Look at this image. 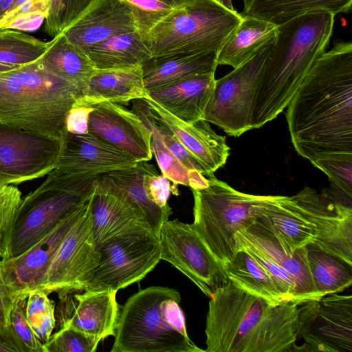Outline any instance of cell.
Segmentation results:
<instances>
[{
  "mask_svg": "<svg viewBox=\"0 0 352 352\" xmlns=\"http://www.w3.org/2000/svg\"><path fill=\"white\" fill-rule=\"evenodd\" d=\"M297 153L310 162L352 154V43L339 41L313 64L287 104Z\"/></svg>",
  "mask_w": 352,
  "mask_h": 352,
  "instance_id": "1",
  "label": "cell"
},
{
  "mask_svg": "<svg viewBox=\"0 0 352 352\" xmlns=\"http://www.w3.org/2000/svg\"><path fill=\"white\" fill-rule=\"evenodd\" d=\"M210 298L205 351H298L303 302L273 305L230 280Z\"/></svg>",
  "mask_w": 352,
  "mask_h": 352,
  "instance_id": "2",
  "label": "cell"
},
{
  "mask_svg": "<svg viewBox=\"0 0 352 352\" xmlns=\"http://www.w3.org/2000/svg\"><path fill=\"white\" fill-rule=\"evenodd\" d=\"M335 14H305L278 26L253 100L251 126L258 129L287 106L315 61L325 52Z\"/></svg>",
  "mask_w": 352,
  "mask_h": 352,
  "instance_id": "3",
  "label": "cell"
},
{
  "mask_svg": "<svg viewBox=\"0 0 352 352\" xmlns=\"http://www.w3.org/2000/svg\"><path fill=\"white\" fill-rule=\"evenodd\" d=\"M84 90L48 72L39 59L0 73V122L63 141L65 118Z\"/></svg>",
  "mask_w": 352,
  "mask_h": 352,
  "instance_id": "4",
  "label": "cell"
},
{
  "mask_svg": "<svg viewBox=\"0 0 352 352\" xmlns=\"http://www.w3.org/2000/svg\"><path fill=\"white\" fill-rule=\"evenodd\" d=\"M181 296L151 286L131 296L120 309L111 352H199L188 336Z\"/></svg>",
  "mask_w": 352,
  "mask_h": 352,
  "instance_id": "5",
  "label": "cell"
},
{
  "mask_svg": "<svg viewBox=\"0 0 352 352\" xmlns=\"http://www.w3.org/2000/svg\"><path fill=\"white\" fill-rule=\"evenodd\" d=\"M40 186L22 198L2 259L18 256L41 239L90 197L99 175L62 176L49 173Z\"/></svg>",
  "mask_w": 352,
  "mask_h": 352,
  "instance_id": "6",
  "label": "cell"
},
{
  "mask_svg": "<svg viewBox=\"0 0 352 352\" xmlns=\"http://www.w3.org/2000/svg\"><path fill=\"white\" fill-rule=\"evenodd\" d=\"M208 185L191 189L194 197L192 227L224 265L236 252V233L261 214L270 195L239 192L214 175Z\"/></svg>",
  "mask_w": 352,
  "mask_h": 352,
  "instance_id": "7",
  "label": "cell"
},
{
  "mask_svg": "<svg viewBox=\"0 0 352 352\" xmlns=\"http://www.w3.org/2000/svg\"><path fill=\"white\" fill-rule=\"evenodd\" d=\"M242 18L216 0H193L160 21L146 41L152 56L219 52Z\"/></svg>",
  "mask_w": 352,
  "mask_h": 352,
  "instance_id": "8",
  "label": "cell"
},
{
  "mask_svg": "<svg viewBox=\"0 0 352 352\" xmlns=\"http://www.w3.org/2000/svg\"><path fill=\"white\" fill-rule=\"evenodd\" d=\"M236 250H245L268 272L287 301L320 298L308 267L305 246L292 252L284 247L265 218L259 216L235 237Z\"/></svg>",
  "mask_w": 352,
  "mask_h": 352,
  "instance_id": "9",
  "label": "cell"
},
{
  "mask_svg": "<svg viewBox=\"0 0 352 352\" xmlns=\"http://www.w3.org/2000/svg\"><path fill=\"white\" fill-rule=\"evenodd\" d=\"M99 261L84 289L118 290L140 281L161 260L159 238L140 227L115 235L97 247Z\"/></svg>",
  "mask_w": 352,
  "mask_h": 352,
  "instance_id": "10",
  "label": "cell"
},
{
  "mask_svg": "<svg viewBox=\"0 0 352 352\" xmlns=\"http://www.w3.org/2000/svg\"><path fill=\"white\" fill-rule=\"evenodd\" d=\"M100 258L94 243L89 199L63 241L52 254L33 290L60 297L84 289Z\"/></svg>",
  "mask_w": 352,
  "mask_h": 352,
  "instance_id": "11",
  "label": "cell"
},
{
  "mask_svg": "<svg viewBox=\"0 0 352 352\" xmlns=\"http://www.w3.org/2000/svg\"><path fill=\"white\" fill-rule=\"evenodd\" d=\"M272 43L225 76L215 80L204 120L221 128L230 136L239 137L252 129L254 94Z\"/></svg>",
  "mask_w": 352,
  "mask_h": 352,
  "instance_id": "12",
  "label": "cell"
},
{
  "mask_svg": "<svg viewBox=\"0 0 352 352\" xmlns=\"http://www.w3.org/2000/svg\"><path fill=\"white\" fill-rule=\"evenodd\" d=\"M161 259L170 263L211 297L229 278L192 224L166 220L159 236Z\"/></svg>",
  "mask_w": 352,
  "mask_h": 352,
  "instance_id": "13",
  "label": "cell"
},
{
  "mask_svg": "<svg viewBox=\"0 0 352 352\" xmlns=\"http://www.w3.org/2000/svg\"><path fill=\"white\" fill-rule=\"evenodd\" d=\"M62 148L58 139L0 122V183L17 185L47 175Z\"/></svg>",
  "mask_w": 352,
  "mask_h": 352,
  "instance_id": "14",
  "label": "cell"
},
{
  "mask_svg": "<svg viewBox=\"0 0 352 352\" xmlns=\"http://www.w3.org/2000/svg\"><path fill=\"white\" fill-rule=\"evenodd\" d=\"M299 351H352V296L329 294L303 302Z\"/></svg>",
  "mask_w": 352,
  "mask_h": 352,
  "instance_id": "15",
  "label": "cell"
},
{
  "mask_svg": "<svg viewBox=\"0 0 352 352\" xmlns=\"http://www.w3.org/2000/svg\"><path fill=\"white\" fill-rule=\"evenodd\" d=\"M296 195L314 226L316 236L311 243L352 264V206L309 187Z\"/></svg>",
  "mask_w": 352,
  "mask_h": 352,
  "instance_id": "16",
  "label": "cell"
},
{
  "mask_svg": "<svg viewBox=\"0 0 352 352\" xmlns=\"http://www.w3.org/2000/svg\"><path fill=\"white\" fill-rule=\"evenodd\" d=\"M89 206L96 247L124 232L140 227L150 230L127 193L104 174L100 175L94 182Z\"/></svg>",
  "mask_w": 352,
  "mask_h": 352,
  "instance_id": "17",
  "label": "cell"
},
{
  "mask_svg": "<svg viewBox=\"0 0 352 352\" xmlns=\"http://www.w3.org/2000/svg\"><path fill=\"white\" fill-rule=\"evenodd\" d=\"M88 133L103 140L136 162L151 160V132L132 110L104 102L94 106Z\"/></svg>",
  "mask_w": 352,
  "mask_h": 352,
  "instance_id": "18",
  "label": "cell"
},
{
  "mask_svg": "<svg viewBox=\"0 0 352 352\" xmlns=\"http://www.w3.org/2000/svg\"><path fill=\"white\" fill-rule=\"evenodd\" d=\"M116 293L79 289L58 297L59 327L69 326L100 340L115 336L120 312Z\"/></svg>",
  "mask_w": 352,
  "mask_h": 352,
  "instance_id": "19",
  "label": "cell"
},
{
  "mask_svg": "<svg viewBox=\"0 0 352 352\" xmlns=\"http://www.w3.org/2000/svg\"><path fill=\"white\" fill-rule=\"evenodd\" d=\"M137 162L94 135L67 133L57 165L50 173L62 176L100 175L131 167Z\"/></svg>",
  "mask_w": 352,
  "mask_h": 352,
  "instance_id": "20",
  "label": "cell"
},
{
  "mask_svg": "<svg viewBox=\"0 0 352 352\" xmlns=\"http://www.w3.org/2000/svg\"><path fill=\"white\" fill-rule=\"evenodd\" d=\"M155 121L168 128L204 168L206 177L222 167L230 154L226 138L218 135L210 122L201 119L182 121L150 98H145Z\"/></svg>",
  "mask_w": 352,
  "mask_h": 352,
  "instance_id": "21",
  "label": "cell"
},
{
  "mask_svg": "<svg viewBox=\"0 0 352 352\" xmlns=\"http://www.w3.org/2000/svg\"><path fill=\"white\" fill-rule=\"evenodd\" d=\"M135 31L133 14L124 0H95L62 33L86 52L110 37Z\"/></svg>",
  "mask_w": 352,
  "mask_h": 352,
  "instance_id": "22",
  "label": "cell"
},
{
  "mask_svg": "<svg viewBox=\"0 0 352 352\" xmlns=\"http://www.w3.org/2000/svg\"><path fill=\"white\" fill-rule=\"evenodd\" d=\"M214 83V73L198 74L148 91V96L175 118L192 122L204 119Z\"/></svg>",
  "mask_w": 352,
  "mask_h": 352,
  "instance_id": "23",
  "label": "cell"
},
{
  "mask_svg": "<svg viewBox=\"0 0 352 352\" xmlns=\"http://www.w3.org/2000/svg\"><path fill=\"white\" fill-rule=\"evenodd\" d=\"M149 98L145 88L142 66L97 69L89 78L83 96L77 100L94 107L101 102L127 104L135 99Z\"/></svg>",
  "mask_w": 352,
  "mask_h": 352,
  "instance_id": "24",
  "label": "cell"
},
{
  "mask_svg": "<svg viewBox=\"0 0 352 352\" xmlns=\"http://www.w3.org/2000/svg\"><path fill=\"white\" fill-rule=\"evenodd\" d=\"M260 216L267 219L281 244L292 252L311 243L316 236L314 226L296 194L270 195Z\"/></svg>",
  "mask_w": 352,
  "mask_h": 352,
  "instance_id": "25",
  "label": "cell"
},
{
  "mask_svg": "<svg viewBox=\"0 0 352 352\" xmlns=\"http://www.w3.org/2000/svg\"><path fill=\"white\" fill-rule=\"evenodd\" d=\"M218 52L152 56L142 65V77L148 91L198 74L214 73Z\"/></svg>",
  "mask_w": 352,
  "mask_h": 352,
  "instance_id": "26",
  "label": "cell"
},
{
  "mask_svg": "<svg viewBox=\"0 0 352 352\" xmlns=\"http://www.w3.org/2000/svg\"><path fill=\"white\" fill-rule=\"evenodd\" d=\"M278 26L252 16H243L217 54L218 65L234 69L241 65L272 43Z\"/></svg>",
  "mask_w": 352,
  "mask_h": 352,
  "instance_id": "27",
  "label": "cell"
},
{
  "mask_svg": "<svg viewBox=\"0 0 352 352\" xmlns=\"http://www.w3.org/2000/svg\"><path fill=\"white\" fill-rule=\"evenodd\" d=\"M243 6L242 16L255 17L279 26L309 13H348L352 0H243Z\"/></svg>",
  "mask_w": 352,
  "mask_h": 352,
  "instance_id": "28",
  "label": "cell"
},
{
  "mask_svg": "<svg viewBox=\"0 0 352 352\" xmlns=\"http://www.w3.org/2000/svg\"><path fill=\"white\" fill-rule=\"evenodd\" d=\"M39 60L51 74L84 91L97 70L87 53L71 43L63 33L47 42V50Z\"/></svg>",
  "mask_w": 352,
  "mask_h": 352,
  "instance_id": "29",
  "label": "cell"
},
{
  "mask_svg": "<svg viewBox=\"0 0 352 352\" xmlns=\"http://www.w3.org/2000/svg\"><path fill=\"white\" fill-rule=\"evenodd\" d=\"M86 53L96 69L139 67L152 57L146 39L137 31L110 37Z\"/></svg>",
  "mask_w": 352,
  "mask_h": 352,
  "instance_id": "30",
  "label": "cell"
},
{
  "mask_svg": "<svg viewBox=\"0 0 352 352\" xmlns=\"http://www.w3.org/2000/svg\"><path fill=\"white\" fill-rule=\"evenodd\" d=\"M150 164L138 162L135 165L109 172L106 175L124 190L143 215L151 232L160 236L162 223L168 219L172 210L168 205L161 208L148 197L144 186V175Z\"/></svg>",
  "mask_w": 352,
  "mask_h": 352,
  "instance_id": "31",
  "label": "cell"
},
{
  "mask_svg": "<svg viewBox=\"0 0 352 352\" xmlns=\"http://www.w3.org/2000/svg\"><path fill=\"white\" fill-rule=\"evenodd\" d=\"M229 280L241 288L261 296L273 305L285 300L268 272L245 250L239 248L224 265Z\"/></svg>",
  "mask_w": 352,
  "mask_h": 352,
  "instance_id": "32",
  "label": "cell"
},
{
  "mask_svg": "<svg viewBox=\"0 0 352 352\" xmlns=\"http://www.w3.org/2000/svg\"><path fill=\"white\" fill-rule=\"evenodd\" d=\"M305 249L309 272L320 297L340 293L351 285L352 264L312 243Z\"/></svg>",
  "mask_w": 352,
  "mask_h": 352,
  "instance_id": "33",
  "label": "cell"
},
{
  "mask_svg": "<svg viewBox=\"0 0 352 352\" xmlns=\"http://www.w3.org/2000/svg\"><path fill=\"white\" fill-rule=\"evenodd\" d=\"M131 102V110L140 117L145 126L151 132L152 153L156 159L162 175L173 184L172 192L177 195L178 185L188 186V170L165 146L145 99H135Z\"/></svg>",
  "mask_w": 352,
  "mask_h": 352,
  "instance_id": "34",
  "label": "cell"
},
{
  "mask_svg": "<svg viewBox=\"0 0 352 352\" xmlns=\"http://www.w3.org/2000/svg\"><path fill=\"white\" fill-rule=\"evenodd\" d=\"M47 43L19 30L0 29V63L23 66L38 60Z\"/></svg>",
  "mask_w": 352,
  "mask_h": 352,
  "instance_id": "35",
  "label": "cell"
},
{
  "mask_svg": "<svg viewBox=\"0 0 352 352\" xmlns=\"http://www.w3.org/2000/svg\"><path fill=\"white\" fill-rule=\"evenodd\" d=\"M48 296L41 290H32L25 302L28 322L43 344L49 340L56 326L55 306Z\"/></svg>",
  "mask_w": 352,
  "mask_h": 352,
  "instance_id": "36",
  "label": "cell"
},
{
  "mask_svg": "<svg viewBox=\"0 0 352 352\" xmlns=\"http://www.w3.org/2000/svg\"><path fill=\"white\" fill-rule=\"evenodd\" d=\"M50 0H24L0 19V29L36 30L47 16Z\"/></svg>",
  "mask_w": 352,
  "mask_h": 352,
  "instance_id": "37",
  "label": "cell"
},
{
  "mask_svg": "<svg viewBox=\"0 0 352 352\" xmlns=\"http://www.w3.org/2000/svg\"><path fill=\"white\" fill-rule=\"evenodd\" d=\"M311 163L328 176L336 191L352 199V154L323 155Z\"/></svg>",
  "mask_w": 352,
  "mask_h": 352,
  "instance_id": "38",
  "label": "cell"
},
{
  "mask_svg": "<svg viewBox=\"0 0 352 352\" xmlns=\"http://www.w3.org/2000/svg\"><path fill=\"white\" fill-rule=\"evenodd\" d=\"M95 0H50L44 31L54 38L70 25Z\"/></svg>",
  "mask_w": 352,
  "mask_h": 352,
  "instance_id": "39",
  "label": "cell"
},
{
  "mask_svg": "<svg viewBox=\"0 0 352 352\" xmlns=\"http://www.w3.org/2000/svg\"><path fill=\"white\" fill-rule=\"evenodd\" d=\"M100 341L75 328L63 326L43 344V352H94Z\"/></svg>",
  "mask_w": 352,
  "mask_h": 352,
  "instance_id": "40",
  "label": "cell"
},
{
  "mask_svg": "<svg viewBox=\"0 0 352 352\" xmlns=\"http://www.w3.org/2000/svg\"><path fill=\"white\" fill-rule=\"evenodd\" d=\"M130 7L137 32L146 39L150 31L175 8L161 0H124Z\"/></svg>",
  "mask_w": 352,
  "mask_h": 352,
  "instance_id": "41",
  "label": "cell"
},
{
  "mask_svg": "<svg viewBox=\"0 0 352 352\" xmlns=\"http://www.w3.org/2000/svg\"><path fill=\"white\" fill-rule=\"evenodd\" d=\"M21 201V192L17 187L13 184L0 183V248L3 252Z\"/></svg>",
  "mask_w": 352,
  "mask_h": 352,
  "instance_id": "42",
  "label": "cell"
},
{
  "mask_svg": "<svg viewBox=\"0 0 352 352\" xmlns=\"http://www.w3.org/2000/svg\"><path fill=\"white\" fill-rule=\"evenodd\" d=\"M26 300L18 301L11 314V326L28 352H43V343L37 338L25 316Z\"/></svg>",
  "mask_w": 352,
  "mask_h": 352,
  "instance_id": "43",
  "label": "cell"
},
{
  "mask_svg": "<svg viewBox=\"0 0 352 352\" xmlns=\"http://www.w3.org/2000/svg\"><path fill=\"white\" fill-rule=\"evenodd\" d=\"M170 180L160 175L155 167L150 164L145 175L144 184L149 199L161 208L168 206V199L172 192Z\"/></svg>",
  "mask_w": 352,
  "mask_h": 352,
  "instance_id": "44",
  "label": "cell"
},
{
  "mask_svg": "<svg viewBox=\"0 0 352 352\" xmlns=\"http://www.w3.org/2000/svg\"><path fill=\"white\" fill-rule=\"evenodd\" d=\"M156 124L165 146L179 162L188 170L195 169L206 177V173L203 166L179 141L175 135L166 126L159 124L157 122Z\"/></svg>",
  "mask_w": 352,
  "mask_h": 352,
  "instance_id": "45",
  "label": "cell"
},
{
  "mask_svg": "<svg viewBox=\"0 0 352 352\" xmlns=\"http://www.w3.org/2000/svg\"><path fill=\"white\" fill-rule=\"evenodd\" d=\"M94 107L82 104L76 100L65 118L66 132L74 135L88 133V122Z\"/></svg>",
  "mask_w": 352,
  "mask_h": 352,
  "instance_id": "46",
  "label": "cell"
},
{
  "mask_svg": "<svg viewBox=\"0 0 352 352\" xmlns=\"http://www.w3.org/2000/svg\"><path fill=\"white\" fill-rule=\"evenodd\" d=\"M17 302L6 283L0 264V332L14 333L11 326V314Z\"/></svg>",
  "mask_w": 352,
  "mask_h": 352,
  "instance_id": "47",
  "label": "cell"
},
{
  "mask_svg": "<svg viewBox=\"0 0 352 352\" xmlns=\"http://www.w3.org/2000/svg\"><path fill=\"white\" fill-rule=\"evenodd\" d=\"M0 352H28L14 333L0 332Z\"/></svg>",
  "mask_w": 352,
  "mask_h": 352,
  "instance_id": "48",
  "label": "cell"
},
{
  "mask_svg": "<svg viewBox=\"0 0 352 352\" xmlns=\"http://www.w3.org/2000/svg\"><path fill=\"white\" fill-rule=\"evenodd\" d=\"M24 0H0V19L10 10L21 4Z\"/></svg>",
  "mask_w": 352,
  "mask_h": 352,
  "instance_id": "49",
  "label": "cell"
},
{
  "mask_svg": "<svg viewBox=\"0 0 352 352\" xmlns=\"http://www.w3.org/2000/svg\"><path fill=\"white\" fill-rule=\"evenodd\" d=\"M162 1L167 3L168 5L170 6L173 8H180L193 0H161Z\"/></svg>",
  "mask_w": 352,
  "mask_h": 352,
  "instance_id": "50",
  "label": "cell"
},
{
  "mask_svg": "<svg viewBox=\"0 0 352 352\" xmlns=\"http://www.w3.org/2000/svg\"><path fill=\"white\" fill-rule=\"evenodd\" d=\"M216 1H218L219 3H220L221 4H222L226 8H227L231 10H234V9L233 8L232 0H216Z\"/></svg>",
  "mask_w": 352,
  "mask_h": 352,
  "instance_id": "51",
  "label": "cell"
},
{
  "mask_svg": "<svg viewBox=\"0 0 352 352\" xmlns=\"http://www.w3.org/2000/svg\"><path fill=\"white\" fill-rule=\"evenodd\" d=\"M18 67H20V66H14V65H10L0 63V73L15 69Z\"/></svg>",
  "mask_w": 352,
  "mask_h": 352,
  "instance_id": "52",
  "label": "cell"
},
{
  "mask_svg": "<svg viewBox=\"0 0 352 352\" xmlns=\"http://www.w3.org/2000/svg\"><path fill=\"white\" fill-rule=\"evenodd\" d=\"M4 256V252L3 250L0 248V259H2Z\"/></svg>",
  "mask_w": 352,
  "mask_h": 352,
  "instance_id": "53",
  "label": "cell"
}]
</instances>
